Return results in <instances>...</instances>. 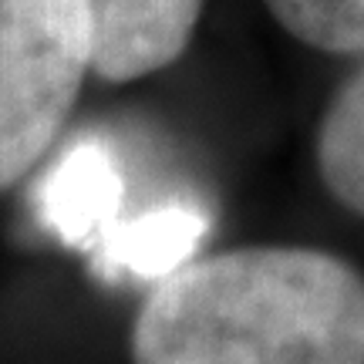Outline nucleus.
<instances>
[{
    "mask_svg": "<svg viewBox=\"0 0 364 364\" xmlns=\"http://www.w3.org/2000/svg\"><path fill=\"white\" fill-rule=\"evenodd\" d=\"M132 364H364V273L317 247L209 253L152 287Z\"/></svg>",
    "mask_w": 364,
    "mask_h": 364,
    "instance_id": "nucleus-1",
    "label": "nucleus"
},
{
    "mask_svg": "<svg viewBox=\"0 0 364 364\" xmlns=\"http://www.w3.org/2000/svg\"><path fill=\"white\" fill-rule=\"evenodd\" d=\"M203 4L206 0H88L91 71L122 85L169 68L189 48Z\"/></svg>",
    "mask_w": 364,
    "mask_h": 364,
    "instance_id": "nucleus-3",
    "label": "nucleus"
},
{
    "mask_svg": "<svg viewBox=\"0 0 364 364\" xmlns=\"http://www.w3.org/2000/svg\"><path fill=\"white\" fill-rule=\"evenodd\" d=\"M88 71V0H0V189L44 159Z\"/></svg>",
    "mask_w": 364,
    "mask_h": 364,
    "instance_id": "nucleus-2",
    "label": "nucleus"
},
{
    "mask_svg": "<svg viewBox=\"0 0 364 364\" xmlns=\"http://www.w3.org/2000/svg\"><path fill=\"white\" fill-rule=\"evenodd\" d=\"M317 172L327 193L364 220V68L341 85L321 118Z\"/></svg>",
    "mask_w": 364,
    "mask_h": 364,
    "instance_id": "nucleus-4",
    "label": "nucleus"
},
{
    "mask_svg": "<svg viewBox=\"0 0 364 364\" xmlns=\"http://www.w3.org/2000/svg\"><path fill=\"white\" fill-rule=\"evenodd\" d=\"M290 38L327 54L364 51V0H263Z\"/></svg>",
    "mask_w": 364,
    "mask_h": 364,
    "instance_id": "nucleus-5",
    "label": "nucleus"
}]
</instances>
